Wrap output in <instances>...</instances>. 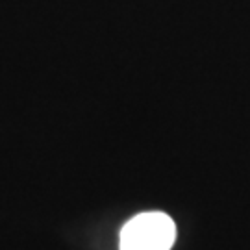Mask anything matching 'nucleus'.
Segmentation results:
<instances>
[{
  "label": "nucleus",
  "mask_w": 250,
  "mask_h": 250,
  "mask_svg": "<svg viewBox=\"0 0 250 250\" xmlns=\"http://www.w3.org/2000/svg\"><path fill=\"white\" fill-rule=\"evenodd\" d=\"M176 226L167 213L150 211L135 215L121 230V250H170Z\"/></svg>",
  "instance_id": "1"
}]
</instances>
